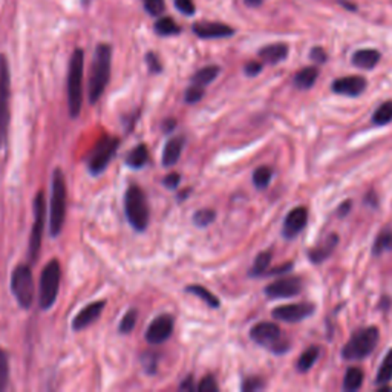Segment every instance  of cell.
Masks as SVG:
<instances>
[{
	"label": "cell",
	"mask_w": 392,
	"mask_h": 392,
	"mask_svg": "<svg viewBox=\"0 0 392 392\" xmlns=\"http://www.w3.org/2000/svg\"><path fill=\"white\" fill-rule=\"evenodd\" d=\"M112 48L108 43H100L95 50L89 77V101L95 105L106 91L110 80Z\"/></svg>",
	"instance_id": "1"
},
{
	"label": "cell",
	"mask_w": 392,
	"mask_h": 392,
	"mask_svg": "<svg viewBox=\"0 0 392 392\" xmlns=\"http://www.w3.org/2000/svg\"><path fill=\"white\" fill-rule=\"evenodd\" d=\"M83 71H85V52L77 50L72 52L68 71V108L71 117H78L83 106Z\"/></svg>",
	"instance_id": "2"
},
{
	"label": "cell",
	"mask_w": 392,
	"mask_h": 392,
	"mask_svg": "<svg viewBox=\"0 0 392 392\" xmlns=\"http://www.w3.org/2000/svg\"><path fill=\"white\" fill-rule=\"evenodd\" d=\"M66 216V184L61 169H55L52 173L51 207H50V231L52 236H59L65 224Z\"/></svg>",
	"instance_id": "3"
},
{
	"label": "cell",
	"mask_w": 392,
	"mask_h": 392,
	"mask_svg": "<svg viewBox=\"0 0 392 392\" xmlns=\"http://www.w3.org/2000/svg\"><path fill=\"white\" fill-rule=\"evenodd\" d=\"M124 210L127 221H129V224L135 230L144 231L147 228L150 219L149 203L144 191L138 186H135V184H132V186H129L126 190Z\"/></svg>",
	"instance_id": "4"
},
{
	"label": "cell",
	"mask_w": 392,
	"mask_h": 392,
	"mask_svg": "<svg viewBox=\"0 0 392 392\" xmlns=\"http://www.w3.org/2000/svg\"><path fill=\"white\" fill-rule=\"evenodd\" d=\"M11 101V69L5 54H0V149L3 147L10 129Z\"/></svg>",
	"instance_id": "5"
},
{
	"label": "cell",
	"mask_w": 392,
	"mask_h": 392,
	"mask_svg": "<svg viewBox=\"0 0 392 392\" xmlns=\"http://www.w3.org/2000/svg\"><path fill=\"white\" fill-rule=\"evenodd\" d=\"M61 281V268L57 259H51L46 263L42 275H40V293L38 307L42 310H50L57 300Z\"/></svg>",
	"instance_id": "6"
},
{
	"label": "cell",
	"mask_w": 392,
	"mask_h": 392,
	"mask_svg": "<svg viewBox=\"0 0 392 392\" xmlns=\"http://www.w3.org/2000/svg\"><path fill=\"white\" fill-rule=\"evenodd\" d=\"M379 330L375 326H368L351 335V339L342 349V357L345 360H362L370 356L377 347Z\"/></svg>",
	"instance_id": "7"
},
{
	"label": "cell",
	"mask_w": 392,
	"mask_h": 392,
	"mask_svg": "<svg viewBox=\"0 0 392 392\" xmlns=\"http://www.w3.org/2000/svg\"><path fill=\"white\" fill-rule=\"evenodd\" d=\"M250 337L259 347L270 349L275 354H284L290 349V343L284 337V333L273 322L256 324L250 330Z\"/></svg>",
	"instance_id": "8"
},
{
	"label": "cell",
	"mask_w": 392,
	"mask_h": 392,
	"mask_svg": "<svg viewBox=\"0 0 392 392\" xmlns=\"http://www.w3.org/2000/svg\"><path fill=\"white\" fill-rule=\"evenodd\" d=\"M11 290L22 308L28 310L34 300L33 273L27 263H20L14 268L11 276Z\"/></svg>",
	"instance_id": "9"
},
{
	"label": "cell",
	"mask_w": 392,
	"mask_h": 392,
	"mask_svg": "<svg viewBox=\"0 0 392 392\" xmlns=\"http://www.w3.org/2000/svg\"><path fill=\"white\" fill-rule=\"evenodd\" d=\"M34 224L31 228L29 235V249H28V258L31 263H34L38 258L40 247H42L43 241V230H45V222H46V199L43 191H38L34 198Z\"/></svg>",
	"instance_id": "10"
},
{
	"label": "cell",
	"mask_w": 392,
	"mask_h": 392,
	"mask_svg": "<svg viewBox=\"0 0 392 392\" xmlns=\"http://www.w3.org/2000/svg\"><path fill=\"white\" fill-rule=\"evenodd\" d=\"M119 146V140L115 137H103L91 155L87 157V169L92 175H100L109 166Z\"/></svg>",
	"instance_id": "11"
},
{
	"label": "cell",
	"mask_w": 392,
	"mask_h": 392,
	"mask_svg": "<svg viewBox=\"0 0 392 392\" xmlns=\"http://www.w3.org/2000/svg\"><path fill=\"white\" fill-rule=\"evenodd\" d=\"M316 307L313 303H294V305H282L273 310V316L277 321L288 322V324H298L302 322L303 319H308L313 316Z\"/></svg>",
	"instance_id": "12"
},
{
	"label": "cell",
	"mask_w": 392,
	"mask_h": 392,
	"mask_svg": "<svg viewBox=\"0 0 392 392\" xmlns=\"http://www.w3.org/2000/svg\"><path fill=\"white\" fill-rule=\"evenodd\" d=\"M175 321L170 314H161L150 322L146 331V340L152 345H161L173 333Z\"/></svg>",
	"instance_id": "13"
},
{
	"label": "cell",
	"mask_w": 392,
	"mask_h": 392,
	"mask_svg": "<svg viewBox=\"0 0 392 392\" xmlns=\"http://www.w3.org/2000/svg\"><path fill=\"white\" fill-rule=\"evenodd\" d=\"M302 279L300 277H284L279 281L270 284L266 286V294L270 299H285V298H294L302 291Z\"/></svg>",
	"instance_id": "14"
},
{
	"label": "cell",
	"mask_w": 392,
	"mask_h": 392,
	"mask_svg": "<svg viewBox=\"0 0 392 392\" xmlns=\"http://www.w3.org/2000/svg\"><path fill=\"white\" fill-rule=\"evenodd\" d=\"M308 221V210L307 207H296L290 213L286 215L282 227V235L286 239H294L300 231L305 228Z\"/></svg>",
	"instance_id": "15"
},
{
	"label": "cell",
	"mask_w": 392,
	"mask_h": 392,
	"mask_svg": "<svg viewBox=\"0 0 392 392\" xmlns=\"http://www.w3.org/2000/svg\"><path fill=\"white\" fill-rule=\"evenodd\" d=\"M366 86L368 83L363 77L351 75V77L337 78L331 87L335 94L347 95V97H358L360 94L365 92Z\"/></svg>",
	"instance_id": "16"
},
{
	"label": "cell",
	"mask_w": 392,
	"mask_h": 392,
	"mask_svg": "<svg viewBox=\"0 0 392 392\" xmlns=\"http://www.w3.org/2000/svg\"><path fill=\"white\" fill-rule=\"evenodd\" d=\"M105 307H106V302L105 300L92 302V303H89V305H86L74 317V321H72V330H74V331H82V330H85V328L89 326L91 324H94L100 317V314L103 313V310H105Z\"/></svg>",
	"instance_id": "17"
},
{
	"label": "cell",
	"mask_w": 392,
	"mask_h": 392,
	"mask_svg": "<svg viewBox=\"0 0 392 392\" xmlns=\"http://www.w3.org/2000/svg\"><path fill=\"white\" fill-rule=\"evenodd\" d=\"M194 33L199 38H224L235 34V29L218 22H198L194 25Z\"/></svg>",
	"instance_id": "18"
},
{
	"label": "cell",
	"mask_w": 392,
	"mask_h": 392,
	"mask_svg": "<svg viewBox=\"0 0 392 392\" xmlns=\"http://www.w3.org/2000/svg\"><path fill=\"white\" fill-rule=\"evenodd\" d=\"M184 146H186V138H184L182 135H178V137H173L167 141L163 150V166L172 167L177 164L184 150Z\"/></svg>",
	"instance_id": "19"
},
{
	"label": "cell",
	"mask_w": 392,
	"mask_h": 392,
	"mask_svg": "<svg viewBox=\"0 0 392 392\" xmlns=\"http://www.w3.org/2000/svg\"><path fill=\"white\" fill-rule=\"evenodd\" d=\"M288 55V46L285 43H273V45H267L261 48L259 51V57L266 61L270 63V65H277L286 59Z\"/></svg>",
	"instance_id": "20"
},
{
	"label": "cell",
	"mask_w": 392,
	"mask_h": 392,
	"mask_svg": "<svg viewBox=\"0 0 392 392\" xmlns=\"http://www.w3.org/2000/svg\"><path fill=\"white\" fill-rule=\"evenodd\" d=\"M337 242H339V236L331 233L330 236H328V238L325 239V242H324L322 245H317L316 249L308 252V256H310L311 262L321 263V262L326 261V259L331 256V253L334 252V249H335V245H337Z\"/></svg>",
	"instance_id": "21"
},
{
	"label": "cell",
	"mask_w": 392,
	"mask_h": 392,
	"mask_svg": "<svg viewBox=\"0 0 392 392\" xmlns=\"http://www.w3.org/2000/svg\"><path fill=\"white\" fill-rule=\"evenodd\" d=\"M380 52L375 50H360L353 55V65L360 69H372L380 61Z\"/></svg>",
	"instance_id": "22"
},
{
	"label": "cell",
	"mask_w": 392,
	"mask_h": 392,
	"mask_svg": "<svg viewBox=\"0 0 392 392\" xmlns=\"http://www.w3.org/2000/svg\"><path fill=\"white\" fill-rule=\"evenodd\" d=\"M319 77V71L314 66H308V68H303L300 69L298 74L294 77V86L298 87V89H310V87H313V85L316 83V80Z\"/></svg>",
	"instance_id": "23"
},
{
	"label": "cell",
	"mask_w": 392,
	"mask_h": 392,
	"mask_svg": "<svg viewBox=\"0 0 392 392\" xmlns=\"http://www.w3.org/2000/svg\"><path fill=\"white\" fill-rule=\"evenodd\" d=\"M221 68L212 65V66H205L203 69H199L196 74L191 77V85L198 86V87H205L207 85H210L213 80L219 75Z\"/></svg>",
	"instance_id": "24"
},
{
	"label": "cell",
	"mask_w": 392,
	"mask_h": 392,
	"mask_svg": "<svg viewBox=\"0 0 392 392\" xmlns=\"http://www.w3.org/2000/svg\"><path fill=\"white\" fill-rule=\"evenodd\" d=\"M147 161H149V150L146 147V144H138V146H135L126 159L127 166H131L132 169H141V167L147 164Z\"/></svg>",
	"instance_id": "25"
},
{
	"label": "cell",
	"mask_w": 392,
	"mask_h": 392,
	"mask_svg": "<svg viewBox=\"0 0 392 392\" xmlns=\"http://www.w3.org/2000/svg\"><path fill=\"white\" fill-rule=\"evenodd\" d=\"M186 291L196 296V298H199V299H203L210 308H219V305H221L219 299L203 285H190L186 288Z\"/></svg>",
	"instance_id": "26"
},
{
	"label": "cell",
	"mask_w": 392,
	"mask_h": 392,
	"mask_svg": "<svg viewBox=\"0 0 392 392\" xmlns=\"http://www.w3.org/2000/svg\"><path fill=\"white\" fill-rule=\"evenodd\" d=\"M363 383V371L360 368H348L345 374V380H343V389L348 392H353L360 389Z\"/></svg>",
	"instance_id": "27"
},
{
	"label": "cell",
	"mask_w": 392,
	"mask_h": 392,
	"mask_svg": "<svg viewBox=\"0 0 392 392\" xmlns=\"http://www.w3.org/2000/svg\"><path fill=\"white\" fill-rule=\"evenodd\" d=\"M392 250V231L391 230H383L375 238L374 245H372V254L380 256L383 253H388Z\"/></svg>",
	"instance_id": "28"
},
{
	"label": "cell",
	"mask_w": 392,
	"mask_h": 392,
	"mask_svg": "<svg viewBox=\"0 0 392 392\" xmlns=\"http://www.w3.org/2000/svg\"><path fill=\"white\" fill-rule=\"evenodd\" d=\"M155 33L163 37L175 36L181 33V28L175 23L172 17H161L155 22Z\"/></svg>",
	"instance_id": "29"
},
{
	"label": "cell",
	"mask_w": 392,
	"mask_h": 392,
	"mask_svg": "<svg viewBox=\"0 0 392 392\" xmlns=\"http://www.w3.org/2000/svg\"><path fill=\"white\" fill-rule=\"evenodd\" d=\"M319 358V348L317 347H310L307 351H303L298 360V371L299 372H307L310 371L316 360Z\"/></svg>",
	"instance_id": "30"
},
{
	"label": "cell",
	"mask_w": 392,
	"mask_h": 392,
	"mask_svg": "<svg viewBox=\"0 0 392 392\" xmlns=\"http://www.w3.org/2000/svg\"><path fill=\"white\" fill-rule=\"evenodd\" d=\"M271 263V252H262L258 254V258L254 259L253 267L250 270V276L258 277V276H266L268 271V267Z\"/></svg>",
	"instance_id": "31"
},
{
	"label": "cell",
	"mask_w": 392,
	"mask_h": 392,
	"mask_svg": "<svg viewBox=\"0 0 392 392\" xmlns=\"http://www.w3.org/2000/svg\"><path fill=\"white\" fill-rule=\"evenodd\" d=\"M271 178H273V170H271L268 166H261V167H258V169H256L254 173H253V184H254V187H256V189H259V190L267 189L270 181H271Z\"/></svg>",
	"instance_id": "32"
},
{
	"label": "cell",
	"mask_w": 392,
	"mask_h": 392,
	"mask_svg": "<svg viewBox=\"0 0 392 392\" xmlns=\"http://www.w3.org/2000/svg\"><path fill=\"white\" fill-rule=\"evenodd\" d=\"M392 122V101H385L377 108L372 115V123L377 126H385Z\"/></svg>",
	"instance_id": "33"
},
{
	"label": "cell",
	"mask_w": 392,
	"mask_h": 392,
	"mask_svg": "<svg viewBox=\"0 0 392 392\" xmlns=\"http://www.w3.org/2000/svg\"><path fill=\"white\" fill-rule=\"evenodd\" d=\"M392 379V349L388 351V354L383 358V362L380 365V370L377 372V377H375V383H388Z\"/></svg>",
	"instance_id": "34"
},
{
	"label": "cell",
	"mask_w": 392,
	"mask_h": 392,
	"mask_svg": "<svg viewBox=\"0 0 392 392\" xmlns=\"http://www.w3.org/2000/svg\"><path fill=\"white\" fill-rule=\"evenodd\" d=\"M10 383V357L6 351L0 348V391L6 389Z\"/></svg>",
	"instance_id": "35"
},
{
	"label": "cell",
	"mask_w": 392,
	"mask_h": 392,
	"mask_svg": "<svg viewBox=\"0 0 392 392\" xmlns=\"http://www.w3.org/2000/svg\"><path fill=\"white\" fill-rule=\"evenodd\" d=\"M215 219L216 212L212 209H201L194 215V224L196 227H209Z\"/></svg>",
	"instance_id": "36"
},
{
	"label": "cell",
	"mask_w": 392,
	"mask_h": 392,
	"mask_svg": "<svg viewBox=\"0 0 392 392\" xmlns=\"http://www.w3.org/2000/svg\"><path fill=\"white\" fill-rule=\"evenodd\" d=\"M137 319H138V311L137 310H129V311H127V313L124 314V317L122 319V322H119V333H122V334H129L135 328V324H137Z\"/></svg>",
	"instance_id": "37"
},
{
	"label": "cell",
	"mask_w": 392,
	"mask_h": 392,
	"mask_svg": "<svg viewBox=\"0 0 392 392\" xmlns=\"http://www.w3.org/2000/svg\"><path fill=\"white\" fill-rule=\"evenodd\" d=\"M141 2L144 5V10L152 17H157L164 11V0H141Z\"/></svg>",
	"instance_id": "38"
},
{
	"label": "cell",
	"mask_w": 392,
	"mask_h": 392,
	"mask_svg": "<svg viewBox=\"0 0 392 392\" xmlns=\"http://www.w3.org/2000/svg\"><path fill=\"white\" fill-rule=\"evenodd\" d=\"M263 388H266V383H263V380L259 377H247L241 385V389L244 392H254V391H261Z\"/></svg>",
	"instance_id": "39"
},
{
	"label": "cell",
	"mask_w": 392,
	"mask_h": 392,
	"mask_svg": "<svg viewBox=\"0 0 392 392\" xmlns=\"http://www.w3.org/2000/svg\"><path fill=\"white\" fill-rule=\"evenodd\" d=\"M175 8L184 15H194L195 14V3L194 0H173Z\"/></svg>",
	"instance_id": "40"
},
{
	"label": "cell",
	"mask_w": 392,
	"mask_h": 392,
	"mask_svg": "<svg viewBox=\"0 0 392 392\" xmlns=\"http://www.w3.org/2000/svg\"><path fill=\"white\" fill-rule=\"evenodd\" d=\"M203 97H204V87H198L191 85L186 91V101L190 103V105L198 103Z\"/></svg>",
	"instance_id": "41"
},
{
	"label": "cell",
	"mask_w": 392,
	"mask_h": 392,
	"mask_svg": "<svg viewBox=\"0 0 392 392\" xmlns=\"http://www.w3.org/2000/svg\"><path fill=\"white\" fill-rule=\"evenodd\" d=\"M198 391L199 392H218L219 386H218V383H216L215 377H212V375H207V377H204L201 380V383H199Z\"/></svg>",
	"instance_id": "42"
},
{
	"label": "cell",
	"mask_w": 392,
	"mask_h": 392,
	"mask_svg": "<svg viewBox=\"0 0 392 392\" xmlns=\"http://www.w3.org/2000/svg\"><path fill=\"white\" fill-rule=\"evenodd\" d=\"M146 63H147L149 71L152 72V74H159V72L163 71L161 61H159L158 55H157L155 52H149V54L146 55Z\"/></svg>",
	"instance_id": "43"
},
{
	"label": "cell",
	"mask_w": 392,
	"mask_h": 392,
	"mask_svg": "<svg viewBox=\"0 0 392 392\" xmlns=\"http://www.w3.org/2000/svg\"><path fill=\"white\" fill-rule=\"evenodd\" d=\"M164 186L169 187V189H177L181 182V175L180 173H169L167 177L164 178Z\"/></svg>",
	"instance_id": "44"
},
{
	"label": "cell",
	"mask_w": 392,
	"mask_h": 392,
	"mask_svg": "<svg viewBox=\"0 0 392 392\" xmlns=\"http://www.w3.org/2000/svg\"><path fill=\"white\" fill-rule=\"evenodd\" d=\"M244 71H245V74L249 75V77L258 75L259 72L262 71V63H259V61H249V63H247V65H245Z\"/></svg>",
	"instance_id": "45"
},
{
	"label": "cell",
	"mask_w": 392,
	"mask_h": 392,
	"mask_svg": "<svg viewBox=\"0 0 392 392\" xmlns=\"http://www.w3.org/2000/svg\"><path fill=\"white\" fill-rule=\"evenodd\" d=\"M311 60H314L316 63H325L326 61V52L322 48H313V51L310 54Z\"/></svg>",
	"instance_id": "46"
},
{
	"label": "cell",
	"mask_w": 392,
	"mask_h": 392,
	"mask_svg": "<svg viewBox=\"0 0 392 392\" xmlns=\"http://www.w3.org/2000/svg\"><path fill=\"white\" fill-rule=\"evenodd\" d=\"M180 389L181 391H195V389H198L196 386H195V382H194V377H187L186 380H184L182 383H181V386H180Z\"/></svg>",
	"instance_id": "47"
},
{
	"label": "cell",
	"mask_w": 392,
	"mask_h": 392,
	"mask_svg": "<svg viewBox=\"0 0 392 392\" xmlns=\"http://www.w3.org/2000/svg\"><path fill=\"white\" fill-rule=\"evenodd\" d=\"M351 210V201H345L343 204H340L339 207V210H337V216L339 218H342V216H347Z\"/></svg>",
	"instance_id": "48"
},
{
	"label": "cell",
	"mask_w": 392,
	"mask_h": 392,
	"mask_svg": "<svg viewBox=\"0 0 392 392\" xmlns=\"http://www.w3.org/2000/svg\"><path fill=\"white\" fill-rule=\"evenodd\" d=\"M244 2H245V5H247V6H250V8H258V6H261V5H262L263 0H244Z\"/></svg>",
	"instance_id": "49"
}]
</instances>
